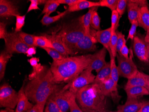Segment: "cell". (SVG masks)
Returning <instances> with one entry per match:
<instances>
[{
	"label": "cell",
	"instance_id": "cell-1",
	"mask_svg": "<svg viewBox=\"0 0 149 112\" xmlns=\"http://www.w3.org/2000/svg\"><path fill=\"white\" fill-rule=\"evenodd\" d=\"M62 88L54 81L50 68L44 67L35 77L25 85L24 91L29 101L38 105L40 112H44L49 97Z\"/></svg>",
	"mask_w": 149,
	"mask_h": 112
},
{
	"label": "cell",
	"instance_id": "cell-2",
	"mask_svg": "<svg viewBox=\"0 0 149 112\" xmlns=\"http://www.w3.org/2000/svg\"><path fill=\"white\" fill-rule=\"evenodd\" d=\"M92 54L67 57L53 61L50 70L57 84L68 83L86 70L92 61Z\"/></svg>",
	"mask_w": 149,
	"mask_h": 112
},
{
	"label": "cell",
	"instance_id": "cell-3",
	"mask_svg": "<svg viewBox=\"0 0 149 112\" xmlns=\"http://www.w3.org/2000/svg\"><path fill=\"white\" fill-rule=\"evenodd\" d=\"M81 109L101 112L107 109V97L98 85L92 83L80 89L75 95Z\"/></svg>",
	"mask_w": 149,
	"mask_h": 112
},
{
	"label": "cell",
	"instance_id": "cell-4",
	"mask_svg": "<svg viewBox=\"0 0 149 112\" xmlns=\"http://www.w3.org/2000/svg\"><path fill=\"white\" fill-rule=\"evenodd\" d=\"M58 34L61 38L71 55H75L74 49L76 45L85 34V29L81 16L65 24Z\"/></svg>",
	"mask_w": 149,
	"mask_h": 112
},
{
	"label": "cell",
	"instance_id": "cell-5",
	"mask_svg": "<svg viewBox=\"0 0 149 112\" xmlns=\"http://www.w3.org/2000/svg\"><path fill=\"white\" fill-rule=\"evenodd\" d=\"M96 76L89 69H86L72 81L67 83L63 87V90H68L71 93L76 95L81 88L93 83Z\"/></svg>",
	"mask_w": 149,
	"mask_h": 112
},
{
	"label": "cell",
	"instance_id": "cell-6",
	"mask_svg": "<svg viewBox=\"0 0 149 112\" xmlns=\"http://www.w3.org/2000/svg\"><path fill=\"white\" fill-rule=\"evenodd\" d=\"M5 50L11 54L15 53L26 54L29 47L23 42L18 33L8 32L5 39Z\"/></svg>",
	"mask_w": 149,
	"mask_h": 112
},
{
	"label": "cell",
	"instance_id": "cell-7",
	"mask_svg": "<svg viewBox=\"0 0 149 112\" xmlns=\"http://www.w3.org/2000/svg\"><path fill=\"white\" fill-rule=\"evenodd\" d=\"M18 93L8 83L0 87V107L14 109L17 106Z\"/></svg>",
	"mask_w": 149,
	"mask_h": 112
},
{
	"label": "cell",
	"instance_id": "cell-8",
	"mask_svg": "<svg viewBox=\"0 0 149 112\" xmlns=\"http://www.w3.org/2000/svg\"><path fill=\"white\" fill-rule=\"evenodd\" d=\"M118 68L119 76L126 79H131L135 75L139 70L133 60V55L129 58H125L117 54Z\"/></svg>",
	"mask_w": 149,
	"mask_h": 112
},
{
	"label": "cell",
	"instance_id": "cell-9",
	"mask_svg": "<svg viewBox=\"0 0 149 112\" xmlns=\"http://www.w3.org/2000/svg\"><path fill=\"white\" fill-rule=\"evenodd\" d=\"M94 33H93L90 30V34H84L76 45L74 49V54L78 53H87L93 52L97 49L96 44L97 43Z\"/></svg>",
	"mask_w": 149,
	"mask_h": 112
},
{
	"label": "cell",
	"instance_id": "cell-10",
	"mask_svg": "<svg viewBox=\"0 0 149 112\" xmlns=\"http://www.w3.org/2000/svg\"><path fill=\"white\" fill-rule=\"evenodd\" d=\"M73 95L69 90H63L62 88L52 94L49 98L56 103L63 112H67L69 109L70 100Z\"/></svg>",
	"mask_w": 149,
	"mask_h": 112
},
{
	"label": "cell",
	"instance_id": "cell-11",
	"mask_svg": "<svg viewBox=\"0 0 149 112\" xmlns=\"http://www.w3.org/2000/svg\"><path fill=\"white\" fill-rule=\"evenodd\" d=\"M107 52L106 49L103 47L92 54V61L87 69L92 71L95 70L97 73H98L107 63L105 60Z\"/></svg>",
	"mask_w": 149,
	"mask_h": 112
},
{
	"label": "cell",
	"instance_id": "cell-12",
	"mask_svg": "<svg viewBox=\"0 0 149 112\" xmlns=\"http://www.w3.org/2000/svg\"><path fill=\"white\" fill-rule=\"evenodd\" d=\"M148 6L147 1L145 0H130L128 1V19L130 23L133 22L138 20L140 10L141 7Z\"/></svg>",
	"mask_w": 149,
	"mask_h": 112
},
{
	"label": "cell",
	"instance_id": "cell-13",
	"mask_svg": "<svg viewBox=\"0 0 149 112\" xmlns=\"http://www.w3.org/2000/svg\"><path fill=\"white\" fill-rule=\"evenodd\" d=\"M100 89L104 96L111 97L113 101H118L120 99L118 91V85L111 78L99 85Z\"/></svg>",
	"mask_w": 149,
	"mask_h": 112
},
{
	"label": "cell",
	"instance_id": "cell-14",
	"mask_svg": "<svg viewBox=\"0 0 149 112\" xmlns=\"http://www.w3.org/2000/svg\"><path fill=\"white\" fill-rule=\"evenodd\" d=\"M133 40V49L137 58L143 62H149L147 46L145 41L139 37H135Z\"/></svg>",
	"mask_w": 149,
	"mask_h": 112
},
{
	"label": "cell",
	"instance_id": "cell-15",
	"mask_svg": "<svg viewBox=\"0 0 149 112\" xmlns=\"http://www.w3.org/2000/svg\"><path fill=\"white\" fill-rule=\"evenodd\" d=\"M52 42L53 49L59 52L64 57L67 58L71 55L70 52L65 46L61 38L56 33H52V35L44 34Z\"/></svg>",
	"mask_w": 149,
	"mask_h": 112
},
{
	"label": "cell",
	"instance_id": "cell-16",
	"mask_svg": "<svg viewBox=\"0 0 149 112\" xmlns=\"http://www.w3.org/2000/svg\"><path fill=\"white\" fill-rule=\"evenodd\" d=\"M20 15L18 8L13 2L8 0L0 1V17L7 18Z\"/></svg>",
	"mask_w": 149,
	"mask_h": 112
},
{
	"label": "cell",
	"instance_id": "cell-17",
	"mask_svg": "<svg viewBox=\"0 0 149 112\" xmlns=\"http://www.w3.org/2000/svg\"><path fill=\"white\" fill-rule=\"evenodd\" d=\"M25 85V81H24L21 87L18 91V102L15 112H26L34 106L32 103L30 102L25 94L24 91Z\"/></svg>",
	"mask_w": 149,
	"mask_h": 112
},
{
	"label": "cell",
	"instance_id": "cell-18",
	"mask_svg": "<svg viewBox=\"0 0 149 112\" xmlns=\"http://www.w3.org/2000/svg\"><path fill=\"white\" fill-rule=\"evenodd\" d=\"M112 34V30L111 27L104 30L96 31L95 33V37L97 43L101 44L109 54L111 53L109 45Z\"/></svg>",
	"mask_w": 149,
	"mask_h": 112
},
{
	"label": "cell",
	"instance_id": "cell-19",
	"mask_svg": "<svg viewBox=\"0 0 149 112\" xmlns=\"http://www.w3.org/2000/svg\"><path fill=\"white\" fill-rule=\"evenodd\" d=\"M143 104V101L139 99H127L124 104L119 105L117 108L121 112H139Z\"/></svg>",
	"mask_w": 149,
	"mask_h": 112
},
{
	"label": "cell",
	"instance_id": "cell-20",
	"mask_svg": "<svg viewBox=\"0 0 149 112\" xmlns=\"http://www.w3.org/2000/svg\"><path fill=\"white\" fill-rule=\"evenodd\" d=\"M131 86H139L145 88L149 92V83L143 75L142 72L138 71L135 75L131 79L128 80L125 87Z\"/></svg>",
	"mask_w": 149,
	"mask_h": 112
},
{
	"label": "cell",
	"instance_id": "cell-21",
	"mask_svg": "<svg viewBox=\"0 0 149 112\" xmlns=\"http://www.w3.org/2000/svg\"><path fill=\"white\" fill-rule=\"evenodd\" d=\"M124 89L127 95V99H139L140 97L149 95L147 89L141 87H125Z\"/></svg>",
	"mask_w": 149,
	"mask_h": 112
},
{
	"label": "cell",
	"instance_id": "cell-22",
	"mask_svg": "<svg viewBox=\"0 0 149 112\" xmlns=\"http://www.w3.org/2000/svg\"><path fill=\"white\" fill-rule=\"evenodd\" d=\"M100 6L99 2L80 0L79 2L68 6L67 10L68 12H73L86 9H90L94 7Z\"/></svg>",
	"mask_w": 149,
	"mask_h": 112
},
{
	"label": "cell",
	"instance_id": "cell-23",
	"mask_svg": "<svg viewBox=\"0 0 149 112\" xmlns=\"http://www.w3.org/2000/svg\"><path fill=\"white\" fill-rule=\"evenodd\" d=\"M111 78V66L110 62H107L105 65L103 67L100 71L97 73L96 78L93 83L97 85H100L107 80Z\"/></svg>",
	"mask_w": 149,
	"mask_h": 112
},
{
	"label": "cell",
	"instance_id": "cell-24",
	"mask_svg": "<svg viewBox=\"0 0 149 112\" xmlns=\"http://www.w3.org/2000/svg\"><path fill=\"white\" fill-rule=\"evenodd\" d=\"M139 27L145 31L149 29V10L148 6L141 7L138 18Z\"/></svg>",
	"mask_w": 149,
	"mask_h": 112
},
{
	"label": "cell",
	"instance_id": "cell-25",
	"mask_svg": "<svg viewBox=\"0 0 149 112\" xmlns=\"http://www.w3.org/2000/svg\"><path fill=\"white\" fill-rule=\"evenodd\" d=\"M12 54H9L6 50L2 51L0 54V80L4 79L6 66Z\"/></svg>",
	"mask_w": 149,
	"mask_h": 112
},
{
	"label": "cell",
	"instance_id": "cell-26",
	"mask_svg": "<svg viewBox=\"0 0 149 112\" xmlns=\"http://www.w3.org/2000/svg\"><path fill=\"white\" fill-rule=\"evenodd\" d=\"M99 7H94L90 8L85 15L81 16V20L83 24L84 29H85V34H88L90 33V24H91V18L92 15L94 11Z\"/></svg>",
	"mask_w": 149,
	"mask_h": 112
},
{
	"label": "cell",
	"instance_id": "cell-27",
	"mask_svg": "<svg viewBox=\"0 0 149 112\" xmlns=\"http://www.w3.org/2000/svg\"><path fill=\"white\" fill-rule=\"evenodd\" d=\"M68 13V12L67 10L54 16L50 17L47 15H44L42 19L41 20V23L44 26H48L58 21L59 19L64 16Z\"/></svg>",
	"mask_w": 149,
	"mask_h": 112
},
{
	"label": "cell",
	"instance_id": "cell-28",
	"mask_svg": "<svg viewBox=\"0 0 149 112\" xmlns=\"http://www.w3.org/2000/svg\"><path fill=\"white\" fill-rule=\"evenodd\" d=\"M35 43L36 47L38 46L42 49L45 48L53 49L51 40L44 35L41 36H35Z\"/></svg>",
	"mask_w": 149,
	"mask_h": 112
},
{
	"label": "cell",
	"instance_id": "cell-29",
	"mask_svg": "<svg viewBox=\"0 0 149 112\" xmlns=\"http://www.w3.org/2000/svg\"><path fill=\"white\" fill-rule=\"evenodd\" d=\"M109 54L110 58V66H111V78L114 82L116 85H118V82L119 74L118 70V66L116 65L115 61V58L113 56L111 53Z\"/></svg>",
	"mask_w": 149,
	"mask_h": 112
},
{
	"label": "cell",
	"instance_id": "cell-30",
	"mask_svg": "<svg viewBox=\"0 0 149 112\" xmlns=\"http://www.w3.org/2000/svg\"><path fill=\"white\" fill-rule=\"evenodd\" d=\"M60 4L58 3L56 0H48L47 1L46 4L44 5V8L42 13L44 15L50 16L51 13L56 10Z\"/></svg>",
	"mask_w": 149,
	"mask_h": 112
},
{
	"label": "cell",
	"instance_id": "cell-31",
	"mask_svg": "<svg viewBox=\"0 0 149 112\" xmlns=\"http://www.w3.org/2000/svg\"><path fill=\"white\" fill-rule=\"evenodd\" d=\"M98 8L93 12L90 24V27L94 30H97V31L101 30L100 26L101 18L97 12Z\"/></svg>",
	"mask_w": 149,
	"mask_h": 112
},
{
	"label": "cell",
	"instance_id": "cell-32",
	"mask_svg": "<svg viewBox=\"0 0 149 112\" xmlns=\"http://www.w3.org/2000/svg\"><path fill=\"white\" fill-rule=\"evenodd\" d=\"M18 33L23 40V42L27 45H28L30 47H36L35 43V37L36 36L26 33L22 32H20Z\"/></svg>",
	"mask_w": 149,
	"mask_h": 112
},
{
	"label": "cell",
	"instance_id": "cell-33",
	"mask_svg": "<svg viewBox=\"0 0 149 112\" xmlns=\"http://www.w3.org/2000/svg\"><path fill=\"white\" fill-rule=\"evenodd\" d=\"M118 38V35H117V32H116V31H113L112 36H111V40H110L109 47H110L111 54L115 58L117 57V54H118L117 51Z\"/></svg>",
	"mask_w": 149,
	"mask_h": 112
},
{
	"label": "cell",
	"instance_id": "cell-34",
	"mask_svg": "<svg viewBox=\"0 0 149 112\" xmlns=\"http://www.w3.org/2000/svg\"><path fill=\"white\" fill-rule=\"evenodd\" d=\"M118 0H100L99 2L100 6L106 7L111 11L116 10Z\"/></svg>",
	"mask_w": 149,
	"mask_h": 112
},
{
	"label": "cell",
	"instance_id": "cell-35",
	"mask_svg": "<svg viewBox=\"0 0 149 112\" xmlns=\"http://www.w3.org/2000/svg\"><path fill=\"white\" fill-rule=\"evenodd\" d=\"M43 49L45 50L48 54L52 57L54 61L61 60L66 58V57H64L59 52L55 50V49L45 48V49Z\"/></svg>",
	"mask_w": 149,
	"mask_h": 112
},
{
	"label": "cell",
	"instance_id": "cell-36",
	"mask_svg": "<svg viewBox=\"0 0 149 112\" xmlns=\"http://www.w3.org/2000/svg\"><path fill=\"white\" fill-rule=\"evenodd\" d=\"M121 17L120 16L116 10L112 11L111 14V28L112 32L113 31H117L118 26L120 18Z\"/></svg>",
	"mask_w": 149,
	"mask_h": 112
},
{
	"label": "cell",
	"instance_id": "cell-37",
	"mask_svg": "<svg viewBox=\"0 0 149 112\" xmlns=\"http://www.w3.org/2000/svg\"><path fill=\"white\" fill-rule=\"evenodd\" d=\"M46 108L49 112H63L53 100L48 98L46 103Z\"/></svg>",
	"mask_w": 149,
	"mask_h": 112
},
{
	"label": "cell",
	"instance_id": "cell-38",
	"mask_svg": "<svg viewBox=\"0 0 149 112\" xmlns=\"http://www.w3.org/2000/svg\"><path fill=\"white\" fill-rule=\"evenodd\" d=\"M15 28V32L19 33L21 32L22 27L25 25L26 15H17L16 17Z\"/></svg>",
	"mask_w": 149,
	"mask_h": 112
},
{
	"label": "cell",
	"instance_id": "cell-39",
	"mask_svg": "<svg viewBox=\"0 0 149 112\" xmlns=\"http://www.w3.org/2000/svg\"><path fill=\"white\" fill-rule=\"evenodd\" d=\"M118 35V42H117V51L118 54H119L121 48L125 44H126V40L125 39V36L121 32L116 31Z\"/></svg>",
	"mask_w": 149,
	"mask_h": 112
},
{
	"label": "cell",
	"instance_id": "cell-40",
	"mask_svg": "<svg viewBox=\"0 0 149 112\" xmlns=\"http://www.w3.org/2000/svg\"><path fill=\"white\" fill-rule=\"evenodd\" d=\"M30 6L28 8L27 13L30 12L33 10H40L38 7V5H45L47 1L45 0H30Z\"/></svg>",
	"mask_w": 149,
	"mask_h": 112
},
{
	"label": "cell",
	"instance_id": "cell-41",
	"mask_svg": "<svg viewBox=\"0 0 149 112\" xmlns=\"http://www.w3.org/2000/svg\"><path fill=\"white\" fill-rule=\"evenodd\" d=\"M69 109L70 112H84L78 105L76 101V97L74 94L72 96L70 100Z\"/></svg>",
	"mask_w": 149,
	"mask_h": 112
},
{
	"label": "cell",
	"instance_id": "cell-42",
	"mask_svg": "<svg viewBox=\"0 0 149 112\" xmlns=\"http://www.w3.org/2000/svg\"><path fill=\"white\" fill-rule=\"evenodd\" d=\"M127 0H118L116 11L118 13L120 16H122L124 13L125 9L127 6Z\"/></svg>",
	"mask_w": 149,
	"mask_h": 112
},
{
	"label": "cell",
	"instance_id": "cell-43",
	"mask_svg": "<svg viewBox=\"0 0 149 112\" xmlns=\"http://www.w3.org/2000/svg\"><path fill=\"white\" fill-rule=\"evenodd\" d=\"M131 24V27H130L129 32L127 40L129 39L132 40H134L135 35L136 34V32H137V27L139 26L138 20L133 22Z\"/></svg>",
	"mask_w": 149,
	"mask_h": 112
},
{
	"label": "cell",
	"instance_id": "cell-44",
	"mask_svg": "<svg viewBox=\"0 0 149 112\" xmlns=\"http://www.w3.org/2000/svg\"><path fill=\"white\" fill-rule=\"evenodd\" d=\"M6 23L5 22L0 23V39L4 40L8 32L6 30Z\"/></svg>",
	"mask_w": 149,
	"mask_h": 112
},
{
	"label": "cell",
	"instance_id": "cell-45",
	"mask_svg": "<svg viewBox=\"0 0 149 112\" xmlns=\"http://www.w3.org/2000/svg\"><path fill=\"white\" fill-rule=\"evenodd\" d=\"M130 50L128 47H127L126 44H124L123 48H121L120 52L119 55L123 56L125 58H129Z\"/></svg>",
	"mask_w": 149,
	"mask_h": 112
},
{
	"label": "cell",
	"instance_id": "cell-46",
	"mask_svg": "<svg viewBox=\"0 0 149 112\" xmlns=\"http://www.w3.org/2000/svg\"><path fill=\"white\" fill-rule=\"evenodd\" d=\"M80 0H56V1L61 4H65L68 5V6H71L73 4H76L77 2H79Z\"/></svg>",
	"mask_w": 149,
	"mask_h": 112
},
{
	"label": "cell",
	"instance_id": "cell-47",
	"mask_svg": "<svg viewBox=\"0 0 149 112\" xmlns=\"http://www.w3.org/2000/svg\"><path fill=\"white\" fill-rule=\"evenodd\" d=\"M139 112H149V101H143V104Z\"/></svg>",
	"mask_w": 149,
	"mask_h": 112
},
{
	"label": "cell",
	"instance_id": "cell-48",
	"mask_svg": "<svg viewBox=\"0 0 149 112\" xmlns=\"http://www.w3.org/2000/svg\"><path fill=\"white\" fill-rule=\"evenodd\" d=\"M30 65L33 67H36L37 66H38L39 65V64L38 63L39 61V59L38 58H36V57H33L31 58L30 59V60H28Z\"/></svg>",
	"mask_w": 149,
	"mask_h": 112
},
{
	"label": "cell",
	"instance_id": "cell-49",
	"mask_svg": "<svg viewBox=\"0 0 149 112\" xmlns=\"http://www.w3.org/2000/svg\"><path fill=\"white\" fill-rule=\"evenodd\" d=\"M36 54V47H29L26 53L27 56L28 57H32L33 56Z\"/></svg>",
	"mask_w": 149,
	"mask_h": 112
},
{
	"label": "cell",
	"instance_id": "cell-50",
	"mask_svg": "<svg viewBox=\"0 0 149 112\" xmlns=\"http://www.w3.org/2000/svg\"><path fill=\"white\" fill-rule=\"evenodd\" d=\"M26 112H40L39 108L37 104H35L31 109Z\"/></svg>",
	"mask_w": 149,
	"mask_h": 112
},
{
	"label": "cell",
	"instance_id": "cell-51",
	"mask_svg": "<svg viewBox=\"0 0 149 112\" xmlns=\"http://www.w3.org/2000/svg\"><path fill=\"white\" fill-rule=\"evenodd\" d=\"M144 41H145L146 43L149 44V29H148L146 31V35L145 37Z\"/></svg>",
	"mask_w": 149,
	"mask_h": 112
},
{
	"label": "cell",
	"instance_id": "cell-52",
	"mask_svg": "<svg viewBox=\"0 0 149 112\" xmlns=\"http://www.w3.org/2000/svg\"><path fill=\"white\" fill-rule=\"evenodd\" d=\"M0 112H15V111L13 110V109L6 108L5 109H1Z\"/></svg>",
	"mask_w": 149,
	"mask_h": 112
},
{
	"label": "cell",
	"instance_id": "cell-53",
	"mask_svg": "<svg viewBox=\"0 0 149 112\" xmlns=\"http://www.w3.org/2000/svg\"><path fill=\"white\" fill-rule=\"evenodd\" d=\"M142 73H143V75L144 77V78H145L146 80V81L149 83V75H146V74L144 73L143 72H142Z\"/></svg>",
	"mask_w": 149,
	"mask_h": 112
},
{
	"label": "cell",
	"instance_id": "cell-54",
	"mask_svg": "<svg viewBox=\"0 0 149 112\" xmlns=\"http://www.w3.org/2000/svg\"><path fill=\"white\" fill-rule=\"evenodd\" d=\"M82 110L84 112H97L94 110H90V109H82Z\"/></svg>",
	"mask_w": 149,
	"mask_h": 112
},
{
	"label": "cell",
	"instance_id": "cell-55",
	"mask_svg": "<svg viewBox=\"0 0 149 112\" xmlns=\"http://www.w3.org/2000/svg\"><path fill=\"white\" fill-rule=\"evenodd\" d=\"M101 112H121V111L120 110H117L116 111H109L108 109H106V110H104V111H102Z\"/></svg>",
	"mask_w": 149,
	"mask_h": 112
},
{
	"label": "cell",
	"instance_id": "cell-56",
	"mask_svg": "<svg viewBox=\"0 0 149 112\" xmlns=\"http://www.w3.org/2000/svg\"><path fill=\"white\" fill-rule=\"evenodd\" d=\"M146 46H147V55H148V59H149V44L146 43Z\"/></svg>",
	"mask_w": 149,
	"mask_h": 112
},
{
	"label": "cell",
	"instance_id": "cell-57",
	"mask_svg": "<svg viewBox=\"0 0 149 112\" xmlns=\"http://www.w3.org/2000/svg\"><path fill=\"white\" fill-rule=\"evenodd\" d=\"M44 112H48V110H47V108H45V109H44Z\"/></svg>",
	"mask_w": 149,
	"mask_h": 112
}]
</instances>
